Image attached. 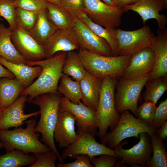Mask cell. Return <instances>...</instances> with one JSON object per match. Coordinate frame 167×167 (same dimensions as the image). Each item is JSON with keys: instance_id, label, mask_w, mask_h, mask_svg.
I'll list each match as a JSON object with an SVG mask.
<instances>
[{"instance_id": "8992f818", "label": "cell", "mask_w": 167, "mask_h": 167, "mask_svg": "<svg viewBox=\"0 0 167 167\" xmlns=\"http://www.w3.org/2000/svg\"><path fill=\"white\" fill-rule=\"evenodd\" d=\"M119 121L114 129L107 132L101 139V143L113 149L126 138L138 137L142 132H146L149 136L156 133V129L139 120L128 110L122 112Z\"/></svg>"}, {"instance_id": "6da1fadb", "label": "cell", "mask_w": 167, "mask_h": 167, "mask_svg": "<svg viewBox=\"0 0 167 167\" xmlns=\"http://www.w3.org/2000/svg\"><path fill=\"white\" fill-rule=\"evenodd\" d=\"M67 52H61L52 57L36 62L26 61L30 66L39 65L42 68L38 78L29 86L25 88L21 95L28 96L27 101L32 103L37 96L44 93H59L57 88L60 79L63 74V65Z\"/></svg>"}, {"instance_id": "9a60e30c", "label": "cell", "mask_w": 167, "mask_h": 167, "mask_svg": "<svg viewBox=\"0 0 167 167\" xmlns=\"http://www.w3.org/2000/svg\"><path fill=\"white\" fill-rule=\"evenodd\" d=\"M167 8V0H139L132 5H127L122 9L125 12L129 10L137 12L141 17L144 24L148 19H155L159 29L166 27L167 18L160 12Z\"/></svg>"}, {"instance_id": "b9f144b4", "label": "cell", "mask_w": 167, "mask_h": 167, "mask_svg": "<svg viewBox=\"0 0 167 167\" xmlns=\"http://www.w3.org/2000/svg\"><path fill=\"white\" fill-rule=\"evenodd\" d=\"M139 0H112L114 7L118 9H122L128 5L133 4Z\"/></svg>"}, {"instance_id": "4316f807", "label": "cell", "mask_w": 167, "mask_h": 167, "mask_svg": "<svg viewBox=\"0 0 167 167\" xmlns=\"http://www.w3.org/2000/svg\"><path fill=\"white\" fill-rule=\"evenodd\" d=\"M46 9L49 20L57 28H73V16L61 4L47 2Z\"/></svg>"}, {"instance_id": "c3c4849f", "label": "cell", "mask_w": 167, "mask_h": 167, "mask_svg": "<svg viewBox=\"0 0 167 167\" xmlns=\"http://www.w3.org/2000/svg\"><path fill=\"white\" fill-rule=\"evenodd\" d=\"M2 112V110L0 109V117L1 115Z\"/></svg>"}, {"instance_id": "e0dca14e", "label": "cell", "mask_w": 167, "mask_h": 167, "mask_svg": "<svg viewBox=\"0 0 167 167\" xmlns=\"http://www.w3.org/2000/svg\"><path fill=\"white\" fill-rule=\"evenodd\" d=\"M155 63V54L152 49L147 47L130 56L128 64L122 76L124 79L137 78L151 72Z\"/></svg>"}, {"instance_id": "7bdbcfd3", "label": "cell", "mask_w": 167, "mask_h": 167, "mask_svg": "<svg viewBox=\"0 0 167 167\" xmlns=\"http://www.w3.org/2000/svg\"><path fill=\"white\" fill-rule=\"evenodd\" d=\"M155 134L162 140L166 139L167 136V121L166 120L162 124L159 128L156 129Z\"/></svg>"}, {"instance_id": "cb8c5ba5", "label": "cell", "mask_w": 167, "mask_h": 167, "mask_svg": "<svg viewBox=\"0 0 167 167\" xmlns=\"http://www.w3.org/2000/svg\"><path fill=\"white\" fill-rule=\"evenodd\" d=\"M75 16L85 24L96 35L107 41L111 47L113 56H118L116 28H105L95 23L83 11L77 13Z\"/></svg>"}, {"instance_id": "5bb4252c", "label": "cell", "mask_w": 167, "mask_h": 167, "mask_svg": "<svg viewBox=\"0 0 167 167\" xmlns=\"http://www.w3.org/2000/svg\"><path fill=\"white\" fill-rule=\"evenodd\" d=\"M43 47L46 58L52 57L58 52L79 50L80 46L73 28H58L45 42Z\"/></svg>"}, {"instance_id": "603a6c76", "label": "cell", "mask_w": 167, "mask_h": 167, "mask_svg": "<svg viewBox=\"0 0 167 167\" xmlns=\"http://www.w3.org/2000/svg\"><path fill=\"white\" fill-rule=\"evenodd\" d=\"M25 89L15 78H0V109L2 111L13 104Z\"/></svg>"}, {"instance_id": "d4e9b609", "label": "cell", "mask_w": 167, "mask_h": 167, "mask_svg": "<svg viewBox=\"0 0 167 167\" xmlns=\"http://www.w3.org/2000/svg\"><path fill=\"white\" fill-rule=\"evenodd\" d=\"M57 29L49 19L46 8L39 11L33 26L28 32L39 44L43 46Z\"/></svg>"}, {"instance_id": "7402d4cb", "label": "cell", "mask_w": 167, "mask_h": 167, "mask_svg": "<svg viewBox=\"0 0 167 167\" xmlns=\"http://www.w3.org/2000/svg\"><path fill=\"white\" fill-rule=\"evenodd\" d=\"M0 63L9 70L25 88L29 86L34 79L41 74L42 68L39 65L30 66L24 64L9 62L0 56Z\"/></svg>"}, {"instance_id": "44dd1931", "label": "cell", "mask_w": 167, "mask_h": 167, "mask_svg": "<svg viewBox=\"0 0 167 167\" xmlns=\"http://www.w3.org/2000/svg\"><path fill=\"white\" fill-rule=\"evenodd\" d=\"M102 79L87 72L79 83L83 95L82 102L96 110Z\"/></svg>"}, {"instance_id": "e575fe53", "label": "cell", "mask_w": 167, "mask_h": 167, "mask_svg": "<svg viewBox=\"0 0 167 167\" xmlns=\"http://www.w3.org/2000/svg\"><path fill=\"white\" fill-rule=\"evenodd\" d=\"M15 7L14 0H0V17L8 23L9 28L12 31L16 28L15 22Z\"/></svg>"}, {"instance_id": "681fc988", "label": "cell", "mask_w": 167, "mask_h": 167, "mask_svg": "<svg viewBox=\"0 0 167 167\" xmlns=\"http://www.w3.org/2000/svg\"><path fill=\"white\" fill-rule=\"evenodd\" d=\"M1 23V22H0V23Z\"/></svg>"}, {"instance_id": "4dcf8cb0", "label": "cell", "mask_w": 167, "mask_h": 167, "mask_svg": "<svg viewBox=\"0 0 167 167\" xmlns=\"http://www.w3.org/2000/svg\"><path fill=\"white\" fill-rule=\"evenodd\" d=\"M144 86L145 90L142 95L143 100L156 104L167 90V76L148 79Z\"/></svg>"}, {"instance_id": "f6af8a7d", "label": "cell", "mask_w": 167, "mask_h": 167, "mask_svg": "<svg viewBox=\"0 0 167 167\" xmlns=\"http://www.w3.org/2000/svg\"><path fill=\"white\" fill-rule=\"evenodd\" d=\"M47 2L56 5L61 4V0H45Z\"/></svg>"}, {"instance_id": "d6a6232c", "label": "cell", "mask_w": 167, "mask_h": 167, "mask_svg": "<svg viewBox=\"0 0 167 167\" xmlns=\"http://www.w3.org/2000/svg\"><path fill=\"white\" fill-rule=\"evenodd\" d=\"M39 11L16 8L15 22L16 28L29 31L33 26Z\"/></svg>"}, {"instance_id": "836d02e7", "label": "cell", "mask_w": 167, "mask_h": 167, "mask_svg": "<svg viewBox=\"0 0 167 167\" xmlns=\"http://www.w3.org/2000/svg\"><path fill=\"white\" fill-rule=\"evenodd\" d=\"M156 104L151 101H145L140 106H138L136 118L152 127L156 107Z\"/></svg>"}, {"instance_id": "bcb514c9", "label": "cell", "mask_w": 167, "mask_h": 167, "mask_svg": "<svg viewBox=\"0 0 167 167\" xmlns=\"http://www.w3.org/2000/svg\"><path fill=\"white\" fill-rule=\"evenodd\" d=\"M103 2H104L106 4L110 6H113V3L112 0H101Z\"/></svg>"}, {"instance_id": "ee69618b", "label": "cell", "mask_w": 167, "mask_h": 167, "mask_svg": "<svg viewBox=\"0 0 167 167\" xmlns=\"http://www.w3.org/2000/svg\"><path fill=\"white\" fill-rule=\"evenodd\" d=\"M0 63V78H7L10 79L15 78L14 75L7 68H5L2 66Z\"/></svg>"}, {"instance_id": "7dc6e473", "label": "cell", "mask_w": 167, "mask_h": 167, "mask_svg": "<svg viewBox=\"0 0 167 167\" xmlns=\"http://www.w3.org/2000/svg\"><path fill=\"white\" fill-rule=\"evenodd\" d=\"M3 148V145L2 143L1 142H0V150L2 149Z\"/></svg>"}, {"instance_id": "1f68e13d", "label": "cell", "mask_w": 167, "mask_h": 167, "mask_svg": "<svg viewBox=\"0 0 167 167\" xmlns=\"http://www.w3.org/2000/svg\"><path fill=\"white\" fill-rule=\"evenodd\" d=\"M153 155L146 164L149 167H167V153L162 140L155 133L150 136Z\"/></svg>"}, {"instance_id": "ba28073f", "label": "cell", "mask_w": 167, "mask_h": 167, "mask_svg": "<svg viewBox=\"0 0 167 167\" xmlns=\"http://www.w3.org/2000/svg\"><path fill=\"white\" fill-rule=\"evenodd\" d=\"M77 125V139L63 150L61 156L63 160L68 157L71 158L73 156L82 154L88 155L90 159L103 154L112 155L120 158L114 150L97 142L95 138L96 134L84 127Z\"/></svg>"}, {"instance_id": "3957f363", "label": "cell", "mask_w": 167, "mask_h": 167, "mask_svg": "<svg viewBox=\"0 0 167 167\" xmlns=\"http://www.w3.org/2000/svg\"><path fill=\"white\" fill-rule=\"evenodd\" d=\"M36 122L35 117L25 122L27 126L24 128L20 126L12 130H0V141L5 150L17 149L26 154L45 153L52 151L39 140L35 131Z\"/></svg>"}, {"instance_id": "83f0119b", "label": "cell", "mask_w": 167, "mask_h": 167, "mask_svg": "<svg viewBox=\"0 0 167 167\" xmlns=\"http://www.w3.org/2000/svg\"><path fill=\"white\" fill-rule=\"evenodd\" d=\"M62 71L63 74L72 77L73 79L79 82L85 76L87 72L77 51L67 52Z\"/></svg>"}, {"instance_id": "2e32d148", "label": "cell", "mask_w": 167, "mask_h": 167, "mask_svg": "<svg viewBox=\"0 0 167 167\" xmlns=\"http://www.w3.org/2000/svg\"><path fill=\"white\" fill-rule=\"evenodd\" d=\"M59 110H66L75 117L77 124L84 127L96 135L98 124L96 110L84 104L81 101L76 104L64 96L60 100Z\"/></svg>"}, {"instance_id": "ab89813d", "label": "cell", "mask_w": 167, "mask_h": 167, "mask_svg": "<svg viewBox=\"0 0 167 167\" xmlns=\"http://www.w3.org/2000/svg\"><path fill=\"white\" fill-rule=\"evenodd\" d=\"M71 158L76 159L71 163L60 162L58 164V167H94L90 162V156L86 154H79L72 156Z\"/></svg>"}, {"instance_id": "8fae6325", "label": "cell", "mask_w": 167, "mask_h": 167, "mask_svg": "<svg viewBox=\"0 0 167 167\" xmlns=\"http://www.w3.org/2000/svg\"><path fill=\"white\" fill-rule=\"evenodd\" d=\"M83 11L94 23L106 28H115L122 23L124 12L109 6L101 0H83Z\"/></svg>"}, {"instance_id": "484cf974", "label": "cell", "mask_w": 167, "mask_h": 167, "mask_svg": "<svg viewBox=\"0 0 167 167\" xmlns=\"http://www.w3.org/2000/svg\"><path fill=\"white\" fill-rule=\"evenodd\" d=\"M11 30L0 23V56L15 64H26V61L18 52L11 39Z\"/></svg>"}, {"instance_id": "7c38bea8", "label": "cell", "mask_w": 167, "mask_h": 167, "mask_svg": "<svg viewBox=\"0 0 167 167\" xmlns=\"http://www.w3.org/2000/svg\"><path fill=\"white\" fill-rule=\"evenodd\" d=\"M11 39L15 48L26 61L36 62L46 58L43 46L39 44L28 31L16 28Z\"/></svg>"}, {"instance_id": "5b68a950", "label": "cell", "mask_w": 167, "mask_h": 167, "mask_svg": "<svg viewBox=\"0 0 167 167\" xmlns=\"http://www.w3.org/2000/svg\"><path fill=\"white\" fill-rule=\"evenodd\" d=\"M118 79L107 77L103 78L99 101L96 110L98 121V136L101 140L109 127L114 129L120 119V114L115 106L114 93Z\"/></svg>"}, {"instance_id": "277c9868", "label": "cell", "mask_w": 167, "mask_h": 167, "mask_svg": "<svg viewBox=\"0 0 167 167\" xmlns=\"http://www.w3.org/2000/svg\"><path fill=\"white\" fill-rule=\"evenodd\" d=\"M86 71L103 79L121 77L130 56H105L80 48L77 51Z\"/></svg>"}, {"instance_id": "7a4b0ae2", "label": "cell", "mask_w": 167, "mask_h": 167, "mask_svg": "<svg viewBox=\"0 0 167 167\" xmlns=\"http://www.w3.org/2000/svg\"><path fill=\"white\" fill-rule=\"evenodd\" d=\"M61 95L47 93L35 98L32 103L39 106L40 117L35 131L41 135V141L43 142L57 156L59 161L63 162L55 144L54 132L57 122Z\"/></svg>"}, {"instance_id": "ac0fdd59", "label": "cell", "mask_w": 167, "mask_h": 167, "mask_svg": "<svg viewBox=\"0 0 167 167\" xmlns=\"http://www.w3.org/2000/svg\"><path fill=\"white\" fill-rule=\"evenodd\" d=\"M28 96L21 95L11 105L2 111L0 117V130L22 126L27 119L40 114V111L25 114L24 109Z\"/></svg>"}, {"instance_id": "4fadbf2b", "label": "cell", "mask_w": 167, "mask_h": 167, "mask_svg": "<svg viewBox=\"0 0 167 167\" xmlns=\"http://www.w3.org/2000/svg\"><path fill=\"white\" fill-rule=\"evenodd\" d=\"M73 16L74 23L73 28L80 48L104 56H113L111 47L105 40L96 35L77 17Z\"/></svg>"}, {"instance_id": "f1b7e54d", "label": "cell", "mask_w": 167, "mask_h": 167, "mask_svg": "<svg viewBox=\"0 0 167 167\" xmlns=\"http://www.w3.org/2000/svg\"><path fill=\"white\" fill-rule=\"evenodd\" d=\"M36 161V158L33 154L29 155L20 150L13 149L0 155V167L30 166Z\"/></svg>"}, {"instance_id": "52a82bcc", "label": "cell", "mask_w": 167, "mask_h": 167, "mask_svg": "<svg viewBox=\"0 0 167 167\" xmlns=\"http://www.w3.org/2000/svg\"><path fill=\"white\" fill-rule=\"evenodd\" d=\"M150 73L132 79H118L114 93L115 106L118 113L129 110L136 117L139 98Z\"/></svg>"}, {"instance_id": "d590c367", "label": "cell", "mask_w": 167, "mask_h": 167, "mask_svg": "<svg viewBox=\"0 0 167 167\" xmlns=\"http://www.w3.org/2000/svg\"><path fill=\"white\" fill-rule=\"evenodd\" d=\"M36 158L35 162L29 167H55V162L58 159L57 155L52 151L45 153H33Z\"/></svg>"}, {"instance_id": "30bf717a", "label": "cell", "mask_w": 167, "mask_h": 167, "mask_svg": "<svg viewBox=\"0 0 167 167\" xmlns=\"http://www.w3.org/2000/svg\"><path fill=\"white\" fill-rule=\"evenodd\" d=\"M119 56H131L136 52L151 47L155 36L148 25L138 30L126 31L116 29Z\"/></svg>"}, {"instance_id": "74e56055", "label": "cell", "mask_w": 167, "mask_h": 167, "mask_svg": "<svg viewBox=\"0 0 167 167\" xmlns=\"http://www.w3.org/2000/svg\"><path fill=\"white\" fill-rule=\"evenodd\" d=\"M167 119V99L162 101L156 108L152 127L155 129L159 128Z\"/></svg>"}, {"instance_id": "9c48e42d", "label": "cell", "mask_w": 167, "mask_h": 167, "mask_svg": "<svg viewBox=\"0 0 167 167\" xmlns=\"http://www.w3.org/2000/svg\"><path fill=\"white\" fill-rule=\"evenodd\" d=\"M139 141L132 148L124 149L122 146L127 142H121L114 149L116 155L121 160L116 162L115 166L125 167L126 163L131 167H146V164L150 159L152 152L150 136L146 132L140 133Z\"/></svg>"}, {"instance_id": "8d00e7d4", "label": "cell", "mask_w": 167, "mask_h": 167, "mask_svg": "<svg viewBox=\"0 0 167 167\" xmlns=\"http://www.w3.org/2000/svg\"><path fill=\"white\" fill-rule=\"evenodd\" d=\"M47 2L45 0H14L15 8L39 11L46 8Z\"/></svg>"}, {"instance_id": "ffe728a7", "label": "cell", "mask_w": 167, "mask_h": 167, "mask_svg": "<svg viewBox=\"0 0 167 167\" xmlns=\"http://www.w3.org/2000/svg\"><path fill=\"white\" fill-rule=\"evenodd\" d=\"M155 54V63L148 79L167 75V28L158 29L151 47Z\"/></svg>"}, {"instance_id": "d6986e66", "label": "cell", "mask_w": 167, "mask_h": 167, "mask_svg": "<svg viewBox=\"0 0 167 167\" xmlns=\"http://www.w3.org/2000/svg\"><path fill=\"white\" fill-rule=\"evenodd\" d=\"M76 122L75 117L71 113L59 110L53 137L60 148L68 147L77 139L78 135L75 128Z\"/></svg>"}, {"instance_id": "60d3db41", "label": "cell", "mask_w": 167, "mask_h": 167, "mask_svg": "<svg viewBox=\"0 0 167 167\" xmlns=\"http://www.w3.org/2000/svg\"><path fill=\"white\" fill-rule=\"evenodd\" d=\"M61 4L74 16L84 8L83 0H61Z\"/></svg>"}, {"instance_id": "f546056e", "label": "cell", "mask_w": 167, "mask_h": 167, "mask_svg": "<svg viewBox=\"0 0 167 167\" xmlns=\"http://www.w3.org/2000/svg\"><path fill=\"white\" fill-rule=\"evenodd\" d=\"M57 91L71 102L78 104L83 98L79 82L72 79L63 74L59 80Z\"/></svg>"}, {"instance_id": "f35d334b", "label": "cell", "mask_w": 167, "mask_h": 167, "mask_svg": "<svg viewBox=\"0 0 167 167\" xmlns=\"http://www.w3.org/2000/svg\"><path fill=\"white\" fill-rule=\"evenodd\" d=\"M119 158L112 155L103 154L98 157L94 156L90 159L91 163L94 167H113Z\"/></svg>"}]
</instances>
